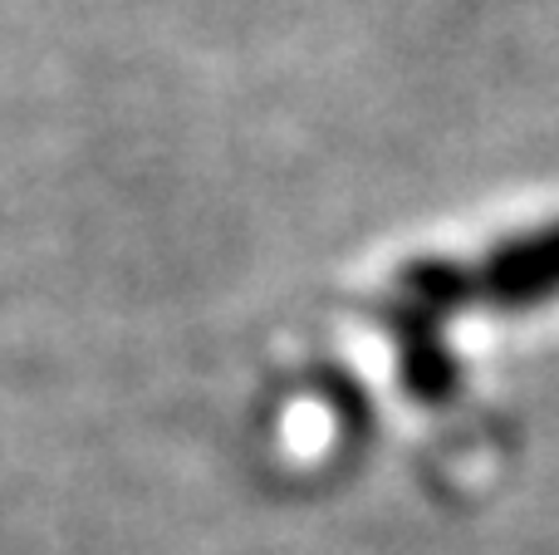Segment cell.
Returning <instances> with one entry per match:
<instances>
[{"label": "cell", "instance_id": "cell-1", "mask_svg": "<svg viewBox=\"0 0 559 555\" xmlns=\"http://www.w3.org/2000/svg\"><path fill=\"white\" fill-rule=\"evenodd\" d=\"M407 305H397L393 330L403 344V374L423 403H442L452 393V354L437 340L442 315L462 305H496V310H531L559 300V222L531 236L486 251L481 261H423L403 275Z\"/></svg>", "mask_w": 559, "mask_h": 555}]
</instances>
